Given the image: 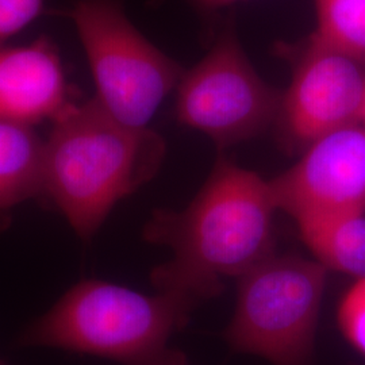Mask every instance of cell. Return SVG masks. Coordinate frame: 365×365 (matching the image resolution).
<instances>
[{
	"label": "cell",
	"mask_w": 365,
	"mask_h": 365,
	"mask_svg": "<svg viewBox=\"0 0 365 365\" xmlns=\"http://www.w3.org/2000/svg\"><path fill=\"white\" fill-rule=\"evenodd\" d=\"M298 232L327 271L365 279V212L302 223Z\"/></svg>",
	"instance_id": "cell-11"
},
{
	"label": "cell",
	"mask_w": 365,
	"mask_h": 365,
	"mask_svg": "<svg viewBox=\"0 0 365 365\" xmlns=\"http://www.w3.org/2000/svg\"><path fill=\"white\" fill-rule=\"evenodd\" d=\"M71 16L95 81L93 98L131 128H148L184 71L131 25L118 0H78Z\"/></svg>",
	"instance_id": "cell-5"
},
{
	"label": "cell",
	"mask_w": 365,
	"mask_h": 365,
	"mask_svg": "<svg viewBox=\"0 0 365 365\" xmlns=\"http://www.w3.org/2000/svg\"><path fill=\"white\" fill-rule=\"evenodd\" d=\"M197 3H200L202 6L207 7V9H217V7H223L227 4H232L238 0H196Z\"/></svg>",
	"instance_id": "cell-15"
},
{
	"label": "cell",
	"mask_w": 365,
	"mask_h": 365,
	"mask_svg": "<svg viewBox=\"0 0 365 365\" xmlns=\"http://www.w3.org/2000/svg\"><path fill=\"white\" fill-rule=\"evenodd\" d=\"M276 212L269 180L220 157L187 207L156 210L145 225V241L172 252L150 274L156 291L194 307L220 295L274 253Z\"/></svg>",
	"instance_id": "cell-1"
},
{
	"label": "cell",
	"mask_w": 365,
	"mask_h": 365,
	"mask_svg": "<svg viewBox=\"0 0 365 365\" xmlns=\"http://www.w3.org/2000/svg\"><path fill=\"white\" fill-rule=\"evenodd\" d=\"M336 318L342 337L365 360V279L354 280L345 291Z\"/></svg>",
	"instance_id": "cell-13"
},
{
	"label": "cell",
	"mask_w": 365,
	"mask_h": 365,
	"mask_svg": "<svg viewBox=\"0 0 365 365\" xmlns=\"http://www.w3.org/2000/svg\"><path fill=\"white\" fill-rule=\"evenodd\" d=\"M45 141L30 126L0 120V212L42 196Z\"/></svg>",
	"instance_id": "cell-10"
},
{
	"label": "cell",
	"mask_w": 365,
	"mask_h": 365,
	"mask_svg": "<svg viewBox=\"0 0 365 365\" xmlns=\"http://www.w3.org/2000/svg\"><path fill=\"white\" fill-rule=\"evenodd\" d=\"M43 0H0V49L42 11Z\"/></svg>",
	"instance_id": "cell-14"
},
{
	"label": "cell",
	"mask_w": 365,
	"mask_h": 365,
	"mask_svg": "<svg viewBox=\"0 0 365 365\" xmlns=\"http://www.w3.org/2000/svg\"><path fill=\"white\" fill-rule=\"evenodd\" d=\"M75 105L51 41L0 49V120L30 128L45 120L54 123Z\"/></svg>",
	"instance_id": "cell-9"
},
{
	"label": "cell",
	"mask_w": 365,
	"mask_h": 365,
	"mask_svg": "<svg viewBox=\"0 0 365 365\" xmlns=\"http://www.w3.org/2000/svg\"><path fill=\"white\" fill-rule=\"evenodd\" d=\"M360 123L365 128V95H364V103H363V110H361V117H360Z\"/></svg>",
	"instance_id": "cell-17"
},
{
	"label": "cell",
	"mask_w": 365,
	"mask_h": 365,
	"mask_svg": "<svg viewBox=\"0 0 365 365\" xmlns=\"http://www.w3.org/2000/svg\"><path fill=\"white\" fill-rule=\"evenodd\" d=\"M314 36L365 64V0H314Z\"/></svg>",
	"instance_id": "cell-12"
},
{
	"label": "cell",
	"mask_w": 365,
	"mask_h": 365,
	"mask_svg": "<svg viewBox=\"0 0 365 365\" xmlns=\"http://www.w3.org/2000/svg\"><path fill=\"white\" fill-rule=\"evenodd\" d=\"M176 90L178 122L220 148L250 140L276 123L283 93L259 76L233 33H225L184 72Z\"/></svg>",
	"instance_id": "cell-6"
},
{
	"label": "cell",
	"mask_w": 365,
	"mask_h": 365,
	"mask_svg": "<svg viewBox=\"0 0 365 365\" xmlns=\"http://www.w3.org/2000/svg\"><path fill=\"white\" fill-rule=\"evenodd\" d=\"M277 211L297 226L365 212V128L361 123L315 140L286 172L269 180Z\"/></svg>",
	"instance_id": "cell-8"
},
{
	"label": "cell",
	"mask_w": 365,
	"mask_h": 365,
	"mask_svg": "<svg viewBox=\"0 0 365 365\" xmlns=\"http://www.w3.org/2000/svg\"><path fill=\"white\" fill-rule=\"evenodd\" d=\"M365 64L312 36L299 53L276 125L283 146L303 152L331 131L360 123Z\"/></svg>",
	"instance_id": "cell-7"
},
{
	"label": "cell",
	"mask_w": 365,
	"mask_h": 365,
	"mask_svg": "<svg viewBox=\"0 0 365 365\" xmlns=\"http://www.w3.org/2000/svg\"><path fill=\"white\" fill-rule=\"evenodd\" d=\"M0 365H4V364H3V363H0Z\"/></svg>",
	"instance_id": "cell-18"
},
{
	"label": "cell",
	"mask_w": 365,
	"mask_h": 365,
	"mask_svg": "<svg viewBox=\"0 0 365 365\" xmlns=\"http://www.w3.org/2000/svg\"><path fill=\"white\" fill-rule=\"evenodd\" d=\"M163 365H188V363H187L185 356L182 353L176 351L170 356V360H167Z\"/></svg>",
	"instance_id": "cell-16"
},
{
	"label": "cell",
	"mask_w": 365,
	"mask_h": 365,
	"mask_svg": "<svg viewBox=\"0 0 365 365\" xmlns=\"http://www.w3.org/2000/svg\"><path fill=\"white\" fill-rule=\"evenodd\" d=\"M327 272L315 259L274 252L238 277L225 333L232 349L272 365L312 364Z\"/></svg>",
	"instance_id": "cell-4"
},
{
	"label": "cell",
	"mask_w": 365,
	"mask_h": 365,
	"mask_svg": "<svg viewBox=\"0 0 365 365\" xmlns=\"http://www.w3.org/2000/svg\"><path fill=\"white\" fill-rule=\"evenodd\" d=\"M195 307L176 295H149L103 280H83L21 336L24 346L98 356L122 365H163L168 344Z\"/></svg>",
	"instance_id": "cell-3"
},
{
	"label": "cell",
	"mask_w": 365,
	"mask_h": 365,
	"mask_svg": "<svg viewBox=\"0 0 365 365\" xmlns=\"http://www.w3.org/2000/svg\"><path fill=\"white\" fill-rule=\"evenodd\" d=\"M165 153L156 131L120 123L95 99L76 103L45 141L42 196L88 241L119 200L156 176Z\"/></svg>",
	"instance_id": "cell-2"
}]
</instances>
